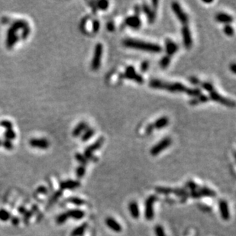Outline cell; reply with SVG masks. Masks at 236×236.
I'll use <instances>...</instances> for the list:
<instances>
[{
  "label": "cell",
  "mask_w": 236,
  "mask_h": 236,
  "mask_svg": "<svg viewBox=\"0 0 236 236\" xmlns=\"http://www.w3.org/2000/svg\"><path fill=\"white\" fill-rule=\"evenodd\" d=\"M149 86L157 90H165L170 93H187L188 89L183 83H168L162 80L153 79L149 82Z\"/></svg>",
  "instance_id": "6da1fadb"
},
{
  "label": "cell",
  "mask_w": 236,
  "mask_h": 236,
  "mask_svg": "<svg viewBox=\"0 0 236 236\" xmlns=\"http://www.w3.org/2000/svg\"><path fill=\"white\" fill-rule=\"evenodd\" d=\"M123 45L127 47H130V48L147 51V52L160 53L162 51L161 47L160 45H158V44L131 38L125 39L123 41Z\"/></svg>",
  "instance_id": "7a4b0ae2"
},
{
  "label": "cell",
  "mask_w": 236,
  "mask_h": 236,
  "mask_svg": "<svg viewBox=\"0 0 236 236\" xmlns=\"http://www.w3.org/2000/svg\"><path fill=\"white\" fill-rule=\"evenodd\" d=\"M103 142H104V138L103 137H100V138H99L98 139L95 141V142H94L93 144H92L91 145H90V146H89L88 148L85 150L84 156L87 160H92V161H94V162L98 160V158L93 155V152L95 151V150L100 149L101 147H102Z\"/></svg>",
  "instance_id": "3957f363"
},
{
  "label": "cell",
  "mask_w": 236,
  "mask_h": 236,
  "mask_svg": "<svg viewBox=\"0 0 236 236\" xmlns=\"http://www.w3.org/2000/svg\"><path fill=\"white\" fill-rule=\"evenodd\" d=\"M102 52H103V46H102V44L98 43L95 46L93 57V60H92L91 67L93 71H98L100 69Z\"/></svg>",
  "instance_id": "277c9868"
},
{
  "label": "cell",
  "mask_w": 236,
  "mask_h": 236,
  "mask_svg": "<svg viewBox=\"0 0 236 236\" xmlns=\"http://www.w3.org/2000/svg\"><path fill=\"white\" fill-rule=\"evenodd\" d=\"M172 143V140L170 138H163L160 141H159L157 145H155L153 148H151L150 150V153L152 156H157L158 155L162 150H165L166 148H168Z\"/></svg>",
  "instance_id": "5b68a950"
},
{
  "label": "cell",
  "mask_w": 236,
  "mask_h": 236,
  "mask_svg": "<svg viewBox=\"0 0 236 236\" xmlns=\"http://www.w3.org/2000/svg\"><path fill=\"white\" fill-rule=\"evenodd\" d=\"M157 199L155 195L150 196L145 202V218L148 221H151L154 218V204Z\"/></svg>",
  "instance_id": "8992f818"
},
{
  "label": "cell",
  "mask_w": 236,
  "mask_h": 236,
  "mask_svg": "<svg viewBox=\"0 0 236 236\" xmlns=\"http://www.w3.org/2000/svg\"><path fill=\"white\" fill-rule=\"evenodd\" d=\"M123 76L129 79V80H133V81L136 82V83H140V84H142L144 81H145L143 76L137 73L135 69V67L133 66H129L126 67L125 72L123 74Z\"/></svg>",
  "instance_id": "52a82bcc"
},
{
  "label": "cell",
  "mask_w": 236,
  "mask_h": 236,
  "mask_svg": "<svg viewBox=\"0 0 236 236\" xmlns=\"http://www.w3.org/2000/svg\"><path fill=\"white\" fill-rule=\"evenodd\" d=\"M209 100L215 101V102H219V103H221L222 105L226 106H229V107L235 106V102H234V101L222 96L220 95V94H219L218 93H217L215 90H213V91L210 92L209 96Z\"/></svg>",
  "instance_id": "ba28073f"
},
{
  "label": "cell",
  "mask_w": 236,
  "mask_h": 236,
  "mask_svg": "<svg viewBox=\"0 0 236 236\" xmlns=\"http://www.w3.org/2000/svg\"><path fill=\"white\" fill-rule=\"evenodd\" d=\"M171 8L173 11H174V14L177 15L179 21L181 23L184 24V25H186V24L188 23V21H189V18H188V15L182 9L180 5L178 2H174L171 4Z\"/></svg>",
  "instance_id": "9c48e42d"
},
{
  "label": "cell",
  "mask_w": 236,
  "mask_h": 236,
  "mask_svg": "<svg viewBox=\"0 0 236 236\" xmlns=\"http://www.w3.org/2000/svg\"><path fill=\"white\" fill-rule=\"evenodd\" d=\"M182 35L184 39V44L186 48L189 49L193 45V39L191 36V32L187 25H184L182 28Z\"/></svg>",
  "instance_id": "30bf717a"
},
{
  "label": "cell",
  "mask_w": 236,
  "mask_h": 236,
  "mask_svg": "<svg viewBox=\"0 0 236 236\" xmlns=\"http://www.w3.org/2000/svg\"><path fill=\"white\" fill-rule=\"evenodd\" d=\"M125 25L131 28L139 29L141 26V21L140 19L139 16L131 15V16H129L125 18Z\"/></svg>",
  "instance_id": "8fae6325"
},
{
  "label": "cell",
  "mask_w": 236,
  "mask_h": 236,
  "mask_svg": "<svg viewBox=\"0 0 236 236\" xmlns=\"http://www.w3.org/2000/svg\"><path fill=\"white\" fill-rule=\"evenodd\" d=\"M31 146L39 149H47L49 147V141L44 138H32L30 141Z\"/></svg>",
  "instance_id": "7c38bea8"
},
{
  "label": "cell",
  "mask_w": 236,
  "mask_h": 236,
  "mask_svg": "<svg viewBox=\"0 0 236 236\" xmlns=\"http://www.w3.org/2000/svg\"><path fill=\"white\" fill-rule=\"evenodd\" d=\"M141 11L145 13L148 17V21L150 24H152L155 21V18H156V13L155 12L153 9L147 4L146 2H144L141 6Z\"/></svg>",
  "instance_id": "4fadbf2b"
},
{
  "label": "cell",
  "mask_w": 236,
  "mask_h": 236,
  "mask_svg": "<svg viewBox=\"0 0 236 236\" xmlns=\"http://www.w3.org/2000/svg\"><path fill=\"white\" fill-rule=\"evenodd\" d=\"M165 46H166V52H167V55L169 57H171L174 55L175 53L177 52L179 47L177 44L174 42H173L171 39L167 38L165 42Z\"/></svg>",
  "instance_id": "5bb4252c"
},
{
  "label": "cell",
  "mask_w": 236,
  "mask_h": 236,
  "mask_svg": "<svg viewBox=\"0 0 236 236\" xmlns=\"http://www.w3.org/2000/svg\"><path fill=\"white\" fill-rule=\"evenodd\" d=\"M105 222L106 225L111 230L114 231V232H117V233L122 232V226H121L120 224L117 221H116V220H115L113 218H112V217H108V218L106 219Z\"/></svg>",
  "instance_id": "9a60e30c"
},
{
  "label": "cell",
  "mask_w": 236,
  "mask_h": 236,
  "mask_svg": "<svg viewBox=\"0 0 236 236\" xmlns=\"http://www.w3.org/2000/svg\"><path fill=\"white\" fill-rule=\"evenodd\" d=\"M219 210L222 219H224L225 221L229 220L230 218V213H229V206L226 201L221 200L219 202Z\"/></svg>",
  "instance_id": "2e32d148"
},
{
  "label": "cell",
  "mask_w": 236,
  "mask_h": 236,
  "mask_svg": "<svg viewBox=\"0 0 236 236\" xmlns=\"http://www.w3.org/2000/svg\"><path fill=\"white\" fill-rule=\"evenodd\" d=\"M80 183L76 180H66L63 181L60 184L61 189H73L79 187Z\"/></svg>",
  "instance_id": "e0dca14e"
},
{
  "label": "cell",
  "mask_w": 236,
  "mask_h": 236,
  "mask_svg": "<svg viewBox=\"0 0 236 236\" xmlns=\"http://www.w3.org/2000/svg\"><path fill=\"white\" fill-rule=\"evenodd\" d=\"M215 20L220 23L229 24L233 22V17L232 15L226 14V13L219 12L215 15Z\"/></svg>",
  "instance_id": "ac0fdd59"
},
{
  "label": "cell",
  "mask_w": 236,
  "mask_h": 236,
  "mask_svg": "<svg viewBox=\"0 0 236 236\" xmlns=\"http://www.w3.org/2000/svg\"><path fill=\"white\" fill-rule=\"evenodd\" d=\"M129 209L130 214L134 219H138L140 216V211L139 207H138V203L135 201L131 202L129 205Z\"/></svg>",
  "instance_id": "d6986e66"
},
{
  "label": "cell",
  "mask_w": 236,
  "mask_h": 236,
  "mask_svg": "<svg viewBox=\"0 0 236 236\" xmlns=\"http://www.w3.org/2000/svg\"><path fill=\"white\" fill-rule=\"evenodd\" d=\"M169 123V119L168 118L166 117V116H163V117H160V119H158L153 124L154 128L156 129H161L163 128L166 127V126L168 125Z\"/></svg>",
  "instance_id": "ffe728a7"
},
{
  "label": "cell",
  "mask_w": 236,
  "mask_h": 236,
  "mask_svg": "<svg viewBox=\"0 0 236 236\" xmlns=\"http://www.w3.org/2000/svg\"><path fill=\"white\" fill-rule=\"evenodd\" d=\"M66 214H67L68 217H71V218L74 219L79 220L84 217L85 213L80 209H72L68 211L66 213Z\"/></svg>",
  "instance_id": "44dd1931"
},
{
  "label": "cell",
  "mask_w": 236,
  "mask_h": 236,
  "mask_svg": "<svg viewBox=\"0 0 236 236\" xmlns=\"http://www.w3.org/2000/svg\"><path fill=\"white\" fill-rule=\"evenodd\" d=\"M87 129V124L85 122H81L79 123L75 127V129L73 131V137H78L82 134L83 131Z\"/></svg>",
  "instance_id": "7402d4cb"
},
{
  "label": "cell",
  "mask_w": 236,
  "mask_h": 236,
  "mask_svg": "<svg viewBox=\"0 0 236 236\" xmlns=\"http://www.w3.org/2000/svg\"><path fill=\"white\" fill-rule=\"evenodd\" d=\"M209 100V96L206 95H200L198 96L197 98H193L189 101V104L191 106H196L199 105V103H203V102H206Z\"/></svg>",
  "instance_id": "603a6c76"
},
{
  "label": "cell",
  "mask_w": 236,
  "mask_h": 236,
  "mask_svg": "<svg viewBox=\"0 0 236 236\" xmlns=\"http://www.w3.org/2000/svg\"><path fill=\"white\" fill-rule=\"evenodd\" d=\"M87 228V223H83L72 232L71 236H83Z\"/></svg>",
  "instance_id": "cb8c5ba5"
},
{
  "label": "cell",
  "mask_w": 236,
  "mask_h": 236,
  "mask_svg": "<svg viewBox=\"0 0 236 236\" xmlns=\"http://www.w3.org/2000/svg\"><path fill=\"white\" fill-rule=\"evenodd\" d=\"M198 191H199L201 196H208V197H215V193L214 191L208 187H202Z\"/></svg>",
  "instance_id": "d4e9b609"
},
{
  "label": "cell",
  "mask_w": 236,
  "mask_h": 236,
  "mask_svg": "<svg viewBox=\"0 0 236 236\" xmlns=\"http://www.w3.org/2000/svg\"><path fill=\"white\" fill-rule=\"evenodd\" d=\"M94 132H95V131H94V130L93 129H90H90H86L85 130L83 135H82V141H87L88 140H90V138L93 136Z\"/></svg>",
  "instance_id": "484cf974"
},
{
  "label": "cell",
  "mask_w": 236,
  "mask_h": 236,
  "mask_svg": "<svg viewBox=\"0 0 236 236\" xmlns=\"http://www.w3.org/2000/svg\"><path fill=\"white\" fill-rule=\"evenodd\" d=\"M173 193L176 196H179L181 198H186L188 196L187 191L184 189H180V188H177V189H173Z\"/></svg>",
  "instance_id": "4316f807"
},
{
  "label": "cell",
  "mask_w": 236,
  "mask_h": 236,
  "mask_svg": "<svg viewBox=\"0 0 236 236\" xmlns=\"http://www.w3.org/2000/svg\"><path fill=\"white\" fill-rule=\"evenodd\" d=\"M170 64V57L166 55L160 59V66L162 69H166Z\"/></svg>",
  "instance_id": "83f0119b"
},
{
  "label": "cell",
  "mask_w": 236,
  "mask_h": 236,
  "mask_svg": "<svg viewBox=\"0 0 236 236\" xmlns=\"http://www.w3.org/2000/svg\"><path fill=\"white\" fill-rule=\"evenodd\" d=\"M155 191H156L157 193H160V194L167 195V194H170V193H173V189H171V188H168V187H162V186H158V187H156Z\"/></svg>",
  "instance_id": "f1b7e54d"
},
{
  "label": "cell",
  "mask_w": 236,
  "mask_h": 236,
  "mask_svg": "<svg viewBox=\"0 0 236 236\" xmlns=\"http://www.w3.org/2000/svg\"><path fill=\"white\" fill-rule=\"evenodd\" d=\"M11 215L6 209H0V220L3 222H6L10 219Z\"/></svg>",
  "instance_id": "f546056e"
},
{
  "label": "cell",
  "mask_w": 236,
  "mask_h": 236,
  "mask_svg": "<svg viewBox=\"0 0 236 236\" xmlns=\"http://www.w3.org/2000/svg\"><path fill=\"white\" fill-rule=\"evenodd\" d=\"M75 157H76V160H77L79 163L81 164L82 166H86L87 165V162H88V160L85 157V156L83 155H81V154L77 153L75 155Z\"/></svg>",
  "instance_id": "4dcf8cb0"
},
{
  "label": "cell",
  "mask_w": 236,
  "mask_h": 236,
  "mask_svg": "<svg viewBox=\"0 0 236 236\" xmlns=\"http://www.w3.org/2000/svg\"><path fill=\"white\" fill-rule=\"evenodd\" d=\"M109 2L106 0H100L99 2H96V7L100 8V10H106L108 7H109Z\"/></svg>",
  "instance_id": "1f68e13d"
},
{
  "label": "cell",
  "mask_w": 236,
  "mask_h": 236,
  "mask_svg": "<svg viewBox=\"0 0 236 236\" xmlns=\"http://www.w3.org/2000/svg\"><path fill=\"white\" fill-rule=\"evenodd\" d=\"M68 202L71 203H73V204L76 205V206H81V205H83L85 203V201L83 199H80V198H77V197H71L68 199Z\"/></svg>",
  "instance_id": "d6a6232c"
},
{
  "label": "cell",
  "mask_w": 236,
  "mask_h": 236,
  "mask_svg": "<svg viewBox=\"0 0 236 236\" xmlns=\"http://www.w3.org/2000/svg\"><path fill=\"white\" fill-rule=\"evenodd\" d=\"M201 86L203 87V89H204L205 90H206V91H208L209 93H210V92L213 91L214 90V86H213V85L211 83H209V82H203V83H200Z\"/></svg>",
  "instance_id": "836d02e7"
},
{
  "label": "cell",
  "mask_w": 236,
  "mask_h": 236,
  "mask_svg": "<svg viewBox=\"0 0 236 236\" xmlns=\"http://www.w3.org/2000/svg\"><path fill=\"white\" fill-rule=\"evenodd\" d=\"M85 174H86V168H85L84 166L81 165L76 168V174L78 178H82L85 175Z\"/></svg>",
  "instance_id": "e575fe53"
},
{
  "label": "cell",
  "mask_w": 236,
  "mask_h": 236,
  "mask_svg": "<svg viewBox=\"0 0 236 236\" xmlns=\"http://www.w3.org/2000/svg\"><path fill=\"white\" fill-rule=\"evenodd\" d=\"M155 235H156V236H166L164 228L160 225H157L155 226Z\"/></svg>",
  "instance_id": "d590c367"
},
{
  "label": "cell",
  "mask_w": 236,
  "mask_h": 236,
  "mask_svg": "<svg viewBox=\"0 0 236 236\" xmlns=\"http://www.w3.org/2000/svg\"><path fill=\"white\" fill-rule=\"evenodd\" d=\"M68 215L66 213H61L57 217V224H63L67 220Z\"/></svg>",
  "instance_id": "8d00e7d4"
},
{
  "label": "cell",
  "mask_w": 236,
  "mask_h": 236,
  "mask_svg": "<svg viewBox=\"0 0 236 236\" xmlns=\"http://www.w3.org/2000/svg\"><path fill=\"white\" fill-rule=\"evenodd\" d=\"M223 32L228 36H232L234 35V29L230 25H226L223 28Z\"/></svg>",
  "instance_id": "74e56055"
},
{
  "label": "cell",
  "mask_w": 236,
  "mask_h": 236,
  "mask_svg": "<svg viewBox=\"0 0 236 236\" xmlns=\"http://www.w3.org/2000/svg\"><path fill=\"white\" fill-rule=\"evenodd\" d=\"M5 136H6V138L9 141V140L14 139L15 138V134L12 129H8L7 131L5 132Z\"/></svg>",
  "instance_id": "f35d334b"
},
{
  "label": "cell",
  "mask_w": 236,
  "mask_h": 236,
  "mask_svg": "<svg viewBox=\"0 0 236 236\" xmlns=\"http://www.w3.org/2000/svg\"><path fill=\"white\" fill-rule=\"evenodd\" d=\"M92 26H93V32L94 33H97L100 30V23L98 20H93V23H92Z\"/></svg>",
  "instance_id": "ab89813d"
},
{
  "label": "cell",
  "mask_w": 236,
  "mask_h": 236,
  "mask_svg": "<svg viewBox=\"0 0 236 236\" xmlns=\"http://www.w3.org/2000/svg\"><path fill=\"white\" fill-rule=\"evenodd\" d=\"M186 187L189 188L191 191H195L197 189V185H196V183H194L192 180H189L186 183Z\"/></svg>",
  "instance_id": "60d3db41"
},
{
  "label": "cell",
  "mask_w": 236,
  "mask_h": 236,
  "mask_svg": "<svg viewBox=\"0 0 236 236\" xmlns=\"http://www.w3.org/2000/svg\"><path fill=\"white\" fill-rule=\"evenodd\" d=\"M149 65L150 64L148 61H143L141 64V71L142 72L147 71L148 70V68H149Z\"/></svg>",
  "instance_id": "b9f144b4"
},
{
  "label": "cell",
  "mask_w": 236,
  "mask_h": 236,
  "mask_svg": "<svg viewBox=\"0 0 236 236\" xmlns=\"http://www.w3.org/2000/svg\"><path fill=\"white\" fill-rule=\"evenodd\" d=\"M1 125L2 127L6 128V129H12V124L11 122H9V121H2V122H1Z\"/></svg>",
  "instance_id": "7bdbcfd3"
},
{
  "label": "cell",
  "mask_w": 236,
  "mask_h": 236,
  "mask_svg": "<svg viewBox=\"0 0 236 236\" xmlns=\"http://www.w3.org/2000/svg\"><path fill=\"white\" fill-rule=\"evenodd\" d=\"M115 28H115V25H114L113 22H107V24H106V29H107L108 31H109V32H114Z\"/></svg>",
  "instance_id": "ee69618b"
},
{
  "label": "cell",
  "mask_w": 236,
  "mask_h": 236,
  "mask_svg": "<svg viewBox=\"0 0 236 236\" xmlns=\"http://www.w3.org/2000/svg\"><path fill=\"white\" fill-rule=\"evenodd\" d=\"M189 82H190V83H192V84H193V85H199L201 83L200 80H199L198 78L194 77V76H192V77H189Z\"/></svg>",
  "instance_id": "f6af8a7d"
},
{
  "label": "cell",
  "mask_w": 236,
  "mask_h": 236,
  "mask_svg": "<svg viewBox=\"0 0 236 236\" xmlns=\"http://www.w3.org/2000/svg\"><path fill=\"white\" fill-rule=\"evenodd\" d=\"M154 129H155V128H154L153 124H148V125H147L146 129H145V131H146V134L147 135L151 134V133L153 132Z\"/></svg>",
  "instance_id": "bcb514c9"
},
{
  "label": "cell",
  "mask_w": 236,
  "mask_h": 236,
  "mask_svg": "<svg viewBox=\"0 0 236 236\" xmlns=\"http://www.w3.org/2000/svg\"><path fill=\"white\" fill-rule=\"evenodd\" d=\"M3 145H4L5 148H6V149H12V142L10 141H8V140H7V141H5L4 143H3Z\"/></svg>",
  "instance_id": "7dc6e473"
},
{
  "label": "cell",
  "mask_w": 236,
  "mask_h": 236,
  "mask_svg": "<svg viewBox=\"0 0 236 236\" xmlns=\"http://www.w3.org/2000/svg\"><path fill=\"white\" fill-rule=\"evenodd\" d=\"M190 196H191V197H193V198H199V197H201L200 194H199V191H198V190H195V191H193V192H191Z\"/></svg>",
  "instance_id": "c3c4849f"
},
{
  "label": "cell",
  "mask_w": 236,
  "mask_h": 236,
  "mask_svg": "<svg viewBox=\"0 0 236 236\" xmlns=\"http://www.w3.org/2000/svg\"><path fill=\"white\" fill-rule=\"evenodd\" d=\"M62 195V192L61 191H57V192H56L55 193H54V196H52V199H51V200H55V199H58V198L61 197V196Z\"/></svg>",
  "instance_id": "681fc988"
},
{
  "label": "cell",
  "mask_w": 236,
  "mask_h": 236,
  "mask_svg": "<svg viewBox=\"0 0 236 236\" xmlns=\"http://www.w3.org/2000/svg\"><path fill=\"white\" fill-rule=\"evenodd\" d=\"M135 15H137V16H139V15L141 14V6H138V5H136L135 7Z\"/></svg>",
  "instance_id": "f907efd6"
},
{
  "label": "cell",
  "mask_w": 236,
  "mask_h": 236,
  "mask_svg": "<svg viewBox=\"0 0 236 236\" xmlns=\"http://www.w3.org/2000/svg\"><path fill=\"white\" fill-rule=\"evenodd\" d=\"M37 192L39 193H47V190L44 186H40V187L37 188Z\"/></svg>",
  "instance_id": "816d5d0a"
},
{
  "label": "cell",
  "mask_w": 236,
  "mask_h": 236,
  "mask_svg": "<svg viewBox=\"0 0 236 236\" xmlns=\"http://www.w3.org/2000/svg\"><path fill=\"white\" fill-rule=\"evenodd\" d=\"M12 223L14 225H17L18 223H19V219L18 217H12Z\"/></svg>",
  "instance_id": "f5cc1de1"
},
{
  "label": "cell",
  "mask_w": 236,
  "mask_h": 236,
  "mask_svg": "<svg viewBox=\"0 0 236 236\" xmlns=\"http://www.w3.org/2000/svg\"><path fill=\"white\" fill-rule=\"evenodd\" d=\"M32 213H31V212H28V213H25V219H25V222H27V221H28L29 219H30V217L32 216Z\"/></svg>",
  "instance_id": "db71d44e"
},
{
  "label": "cell",
  "mask_w": 236,
  "mask_h": 236,
  "mask_svg": "<svg viewBox=\"0 0 236 236\" xmlns=\"http://www.w3.org/2000/svg\"><path fill=\"white\" fill-rule=\"evenodd\" d=\"M152 6H153V8L152 9L154 10V11H155V10L157 8V5H158V2L157 1H152Z\"/></svg>",
  "instance_id": "11a10c76"
},
{
  "label": "cell",
  "mask_w": 236,
  "mask_h": 236,
  "mask_svg": "<svg viewBox=\"0 0 236 236\" xmlns=\"http://www.w3.org/2000/svg\"><path fill=\"white\" fill-rule=\"evenodd\" d=\"M231 71H232V73H236V67H235V64H232L230 66Z\"/></svg>",
  "instance_id": "9f6ffc18"
},
{
  "label": "cell",
  "mask_w": 236,
  "mask_h": 236,
  "mask_svg": "<svg viewBox=\"0 0 236 236\" xmlns=\"http://www.w3.org/2000/svg\"><path fill=\"white\" fill-rule=\"evenodd\" d=\"M18 212H19L21 214H24V213L26 212V210H25V209L24 207H19L18 208Z\"/></svg>",
  "instance_id": "6f0895ef"
}]
</instances>
